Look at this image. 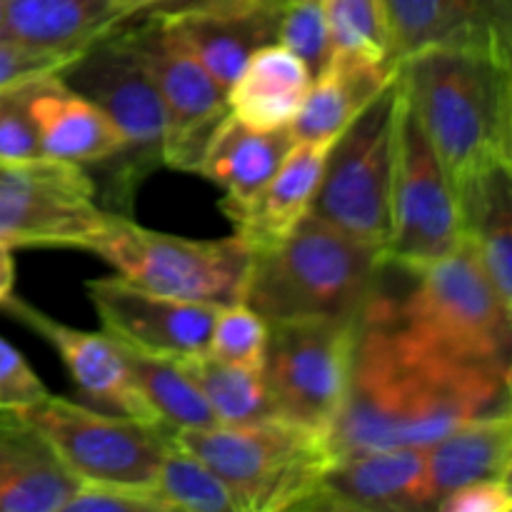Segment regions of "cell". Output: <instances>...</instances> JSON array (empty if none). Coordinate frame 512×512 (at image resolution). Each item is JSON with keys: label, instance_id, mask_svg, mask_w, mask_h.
Masks as SVG:
<instances>
[{"label": "cell", "instance_id": "cell-1", "mask_svg": "<svg viewBox=\"0 0 512 512\" xmlns=\"http://www.w3.org/2000/svg\"><path fill=\"white\" fill-rule=\"evenodd\" d=\"M510 408V373L430 353L363 315L343 408L328 430L335 455L428 448L458 425Z\"/></svg>", "mask_w": 512, "mask_h": 512}, {"label": "cell", "instance_id": "cell-2", "mask_svg": "<svg viewBox=\"0 0 512 512\" xmlns=\"http://www.w3.org/2000/svg\"><path fill=\"white\" fill-rule=\"evenodd\" d=\"M398 70L455 190L493 165L512 163V50L430 48Z\"/></svg>", "mask_w": 512, "mask_h": 512}, {"label": "cell", "instance_id": "cell-3", "mask_svg": "<svg viewBox=\"0 0 512 512\" xmlns=\"http://www.w3.org/2000/svg\"><path fill=\"white\" fill-rule=\"evenodd\" d=\"M385 273L380 245L305 215L293 233L253 250L243 303L268 325L288 320H355Z\"/></svg>", "mask_w": 512, "mask_h": 512}, {"label": "cell", "instance_id": "cell-4", "mask_svg": "<svg viewBox=\"0 0 512 512\" xmlns=\"http://www.w3.org/2000/svg\"><path fill=\"white\" fill-rule=\"evenodd\" d=\"M405 273L413 278L410 288L388 295L380 280L363 315L430 353L510 373L512 308L498 298L468 240L445 258Z\"/></svg>", "mask_w": 512, "mask_h": 512}, {"label": "cell", "instance_id": "cell-5", "mask_svg": "<svg viewBox=\"0 0 512 512\" xmlns=\"http://www.w3.org/2000/svg\"><path fill=\"white\" fill-rule=\"evenodd\" d=\"M130 20L58 70V78L100 108L123 138V153L105 163L110 173L105 178L103 205L120 215H128L135 190L163 165L165 140L158 85L135 45Z\"/></svg>", "mask_w": 512, "mask_h": 512}, {"label": "cell", "instance_id": "cell-6", "mask_svg": "<svg viewBox=\"0 0 512 512\" xmlns=\"http://www.w3.org/2000/svg\"><path fill=\"white\" fill-rule=\"evenodd\" d=\"M175 440L210 465L240 512L303 510L333 460L328 435L283 418L178 430Z\"/></svg>", "mask_w": 512, "mask_h": 512}, {"label": "cell", "instance_id": "cell-7", "mask_svg": "<svg viewBox=\"0 0 512 512\" xmlns=\"http://www.w3.org/2000/svg\"><path fill=\"white\" fill-rule=\"evenodd\" d=\"M85 250L138 288L213 308L243 303L253 260V248L235 233L220 240H190L143 228L120 213L108 215L105 228Z\"/></svg>", "mask_w": 512, "mask_h": 512}, {"label": "cell", "instance_id": "cell-8", "mask_svg": "<svg viewBox=\"0 0 512 512\" xmlns=\"http://www.w3.org/2000/svg\"><path fill=\"white\" fill-rule=\"evenodd\" d=\"M460 243L463 225L458 193L400 80L385 263L398 270H420L453 253Z\"/></svg>", "mask_w": 512, "mask_h": 512}, {"label": "cell", "instance_id": "cell-9", "mask_svg": "<svg viewBox=\"0 0 512 512\" xmlns=\"http://www.w3.org/2000/svg\"><path fill=\"white\" fill-rule=\"evenodd\" d=\"M398 95L400 78L395 73L373 103L333 140L310 208L315 218L380 248L388 238Z\"/></svg>", "mask_w": 512, "mask_h": 512}, {"label": "cell", "instance_id": "cell-10", "mask_svg": "<svg viewBox=\"0 0 512 512\" xmlns=\"http://www.w3.org/2000/svg\"><path fill=\"white\" fill-rule=\"evenodd\" d=\"M358 323L310 318L268 325L260 373L275 418L328 435L348 393Z\"/></svg>", "mask_w": 512, "mask_h": 512}, {"label": "cell", "instance_id": "cell-11", "mask_svg": "<svg viewBox=\"0 0 512 512\" xmlns=\"http://www.w3.org/2000/svg\"><path fill=\"white\" fill-rule=\"evenodd\" d=\"M20 413L48 438L80 483L150 490L175 440V430L160 420L103 413L50 393Z\"/></svg>", "mask_w": 512, "mask_h": 512}, {"label": "cell", "instance_id": "cell-12", "mask_svg": "<svg viewBox=\"0 0 512 512\" xmlns=\"http://www.w3.org/2000/svg\"><path fill=\"white\" fill-rule=\"evenodd\" d=\"M95 195V180L80 165L0 160V243L85 250L110 215Z\"/></svg>", "mask_w": 512, "mask_h": 512}, {"label": "cell", "instance_id": "cell-13", "mask_svg": "<svg viewBox=\"0 0 512 512\" xmlns=\"http://www.w3.org/2000/svg\"><path fill=\"white\" fill-rule=\"evenodd\" d=\"M135 45L158 85L165 113L163 165L198 173L215 130L228 118V95L158 15L130 20Z\"/></svg>", "mask_w": 512, "mask_h": 512}, {"label": "cell", "instance_id": "cell-14", "mask_svg": "<svg viewBox=\"0 0 512 512\" xmlns=\"http://www.w3.org/2000/svg\"><path fill=\"white\" fill-rule=\"evenodd\" d=\"M85 288L103 330L123 348L168 360L208 353L220 308L150 293L120 275L90 280Z\"/></svg>", "mask_w": 512, "mask_h": 512}, {"label": "cell", "instance_id": "cell-15", "mask_svg": "<svg viewBox=\"0 0 512 512\" xmlns=\"http://www.w3.org/2000/svg\"><path fill=\"white\" fill-rule=\"evenodd\" d=\"M303 510H430L423 448H375L335 455Z\"/></svg>", "mask_w": 512, "mask_h": 512}, {"label": "cell", "instance_id": "cell-16", "mask_svg": "<svg viewBox=\"0 0 512 512\" xmlns=\"http://www.w3.org/2000/svg\"><path fill=\"white\" fill-rule=\"evenodd\" d=\"M395 63L430 48L512 50L510 0H380Z\"/></svg>", "mask_w": 512, "mask_h": 512}, {"label": "cell", "instance_id": "cell-17", "mask_svg": "<svg viewBox=\"0 0 512 512\" xmlns=\"http://www.w3.org/2000/svg\"><path fill=\"white\" fill-rule=\"evenodd\" d=\"M0 310L10 318L28 325L33 333L48 340L55 353L63 360L65 370L73 378L75 388L93 403L115 413L133 415L140 420H158L140 395L133 375H130L128 360H125L123 345L108 333H88V330L70 328L48 318L43 310L33 308L25 300L10 298ZM163 423V420H160Z\"/></svg>", "mask_w": 512, "mask_h": 512}, {"label": "cell", "instance_id": "cell-18", "mask_svg": "<svg viewBox=\"0 0 512 512\" xmlns=\"http://www.w3.org/2000/svg\"><path fill=\"white\" fill-rule=\"evenodd\" d=\"M280 13L265 0H208L163 20L228 95L250 55L278 43Z\"/></svg>", "mask_w": 512, "mask_h": 512}, {"label": "cell", "instance_id": "cell-19", "mask_svg": "<svg viewBox=\"0 0 512 512\" xmlns=\"http://www.w3.org/2000/svg\"><path fill=\"white\" fill-rule=\"evenodd\" d=\"M80 478L20 410L0 408V512H63Z\"/></svg>", "mask_w": 512, "mask_h": 512}, {"label": "cell", "instance_id": "cell-20", "mask_svg": "<svg viewBox=\"0 0 512 512\" xmlns=\"http://www.w3.org/2000/svg\"><path fill=\"white\" fill-rule=\"evenodd\" d=\"M28 108L43 158L88 168L110 163L123 153V138L115 125L88 98L68 88L58 73L28 85Z\"/></svg>", "mask_w": 512, "mask_h": 512}, {"label": "cell", "instance_id": "cell-21", "mask_svg": "<svg viewBox=\"0 0 512 512\" xmlns=\"http://www.w3.org/2000/svg\"><path fill=\"white\" fill-rule=\"evenodd\" d=\"M130 18L120 0H3L0 38L73 60Z\"/></svg>", "mask_w": 512, "mask_h": 512}, {"label": "cell", "instance_id": "cell-22", "mask_svg": "<svg viewBox=\"0 0 512 512\" xmlns=\"http://www.w3.org/2000/svg\"><path fill=\"white\" fill-rule=\"evenodd\" d=\"M330 145L333 143L298 140L278 173L248 205L225 210L235 235H240L253 250L270 248L288 238L295 225L310 215Z\"/></svg>", "mask_w": 512, "mask_h": 512}, {"label": "cell", "instance_id": "cell-23", "mask_svg": "<svg viewBox=\"0 0 512 512\" xmlns=\"http://www.w3.org/2000/svg\"><path fill=\"white\" fill-rule=\"evenodd\" d=\"M425 450L428 505L450 490L478 480H510L512 473V413L510 408L478 415L458 425Z\"/></svg>", "mask_w": 512, "mask_h": 512}, {"label": "cell", "instance_id": "cell-24", "mask_svg": "<svg viewBox=\"0 0 512 512\" xmlns=\"http://www.w3.org/2000/svg\"><path fill=\"white\" fill-rule=\"evenodd\" d=\"M295 143L290 128L255 130L228 115L210 138L198 175L225 193L220 200L223 213L243 208L270 183Z\"/></svg>", "mask_w": 512, "mask_h": 512}, {"label": "cell", "instance_id": "cell-25", "mask_svg": "<svg viewBox=\"0 0 512 512\" xmlns=\"http://www.w3.org/2000/svg\"><path fill=\"white\" fill-rule=\"evenodd\" d=\"M398 73L395 63L335 55L323 73L313 78L303 108L295 115V140L305 143H333Z\"/></svg>", "mask_w": 512, "mask_h": 512}, {"label": "cell", "instance_id": "cell-26", "mask_svg": "<svg viewBox=\"0 0 512 512\" xmlns=\"http://www.w3.org/2000/svg\"><path fill=\"white\" fill-rule=\"evenodd\" d=\"M310 83L303 60L280 43L263 45L228 88V113L255 130L290 128Z\"/></svg>", "mask_w": 512, "mask_h": 512}, {"label": "cell", "instance_id": "cell-27", "mask_svg": "<svg viewBox=\"0 0 512 512\" xmlns=\"http://www.w3.org/2000/svg\"><path fill=\"white\" fill-rule=\"evenodd\" d=\"M455 193L463 240L475 248L498 298L512 308V163L483 170Z\"/></svg>", "mask_w": 512, "mask_h": 512}, {"label": "cell", "instance_id": "cell-28", "mask_svg": "<svg viewBox=\"0 0 512 512\" xmlns=\"http://www.w3.org/2000/svg\"><path fill=\"white\" fill-rule=\"evenodd\" d=\"M178 363L198 385L200 395L218 418V425H250L275 418L260 370L225 363L210 353Z\"/></svg>", "mask_w": 512, "mask_h": 512}, {"label": "cell", "instance_id": "cell-29", "mask_svg": "<svg viewBox=\"0 0 512 512\" xmlns=\"http://www.w3.org/2000/svg\"><path fill=\"white\" fill-rule=\"evenodd\" d=\"M123 353L128 360L130 375L155 418L170 425L175 433L218 425V418L200 395L198 385L193 383V378L185 373L178 360L155 358V355L135 353L128 348H123Z\"/></svg>", "mask_w": 512, "mask_h": 512}, {"label": "cell", "instance_id": "cell-30", "mask_svg": "<svg viewBox=\"0 0 512 512\" xmlns=\"http://www.w3.org/2000/svg\"><path fill=\"white\" fill-rule=\"evenodd\" d=\"M150 490L165 512H240L228 485L178 440L165 450Z\"/></svg>", "mask_w": 512, "mask_h": 512}, {"label": "cell", "instance_id": "cell-31", "mask_svg": "<svg viewBox=\"0 0 512 512\" xmlns=\"http://www.w3.org/2000/svg\"><path fill=\"white\" fill-rule=\"evenodd\" d=\"M320 3L328 20L335 55L395 63L385 38L380 0H320Z\"/></svg>", "mask_w": 512, "mask_h": 512}, {"label": "cell", "instance_id": "cell-32", "mask_svg": "<svg viewBox=\"0 0 512 512\" xmlns=\"http://www.w3.org/2000/svg\"><path fill=\"white\" fill-rule=\"evenodd\" d=\"M268 323L245 303L225 305L218 310L210 333L208 353L225 363L243 368H263Z\"/></svg>", "mask_w": 512, "mask_h": 512}, {"label": "cell", "instance_id": "cell-33", "mask_svg": "<svg viewBox=\"0 0 512 512\" xmlns=\"http://www.w3.org/2000/svg\"><path fill=\"white\" fill-rule=\"evenodd\" d=\"M278 43L303 60L310 78H318L333 58V38L320 0L283 8L278 23Z\"/></svg>", "mask_w": 512, "mask_h": 512}, {"label": "cell", "instance_id": "cell-34", "mask_svg": "<svg viewBox=\"0 0 512 512\" xmlns=\"http://www.w3.org/2000/svg\"><path fill=\"white\" fill-rule=\"evenodd\" d=\"M33 83V80H30ZM0 90V160L43 158L33 115L28 108V85Z\"/></svg>", "mask_w": 512, "mask_h": 512}, {"label": "cell", "instance_id": "cell-35", "mask_svg": "<svg viewBox=\"0 0 512 512\" xmlns=\"http://www.w3.org/2000/svg\"><path fill=\"white\" fill-rule=\"evenodd\" d=\"M63 512H165L153 490L125 485L80 483Z\"/></svg>", "mask_w": 512, "mask_h": 512}, {"label": "cell", "instance_id": "cell-36", "mask_svg": "<svg viewBox=\"0 0 512 512\" xmlns=\"http://www.w3.org/2000/svg\"><path fill=\"white\" fill-rule=\"evenodd\" d=\"M48 395L45 385L28 365V360L0 338V408L25 410Z\"/></svg>", "mask_w": 512, "mask_h": 512}, {"label": "cell", "instance_id": "cell-37", "mask_svg": "<svg viewBox=\"0 0 512 512\" xmlns=\"http://www.w3.org/2000/svg\"><path fill=\"white\" fill-rule=\"evenodd\" d=\"M65 63H70V60L50 53H38V50L23 48V45L0 38V90L18 88L30 80L58 73Z\"/></svg>", "mask_w": 512, "mask_h": 512}, {"label": "cell", "instance_id": "cell-38", "mask_svg": "<svg viewBox=\"0 0 512 512\" xmlns=\"http://www.w3.org/2000/svg\"><path fill=\"white\" fill-rule=\"evenodd\" d=\"M512 485L510 480H478L450 490L438 500L440 512H510Z\"/></svg>", "mask_w": 512, "mask_h": 512}, {"label": "cell", "instance_id": "cell-39", "mask_svg": "<svg viewBox=\"0 0 512 512\" xmlns=\"http://www.w3.org/2000/svg\"><path fill=\"white\" fill-rule=\"evenodd\" d=\"M123 5H128L135 15H158V18H165V15H178L185 13V10H193L198 5L208 3V0H120Z\"/></svg>", "mask_w": 512, "mask_h": 512}, {"label": "cell", "instance_id": "cell-40", "mask_svg": "<svg viewBox=\"0 0 512 512\" xmlns=\"http://www.w3.org/2000/svg\"><path fill=\"white\" fill-rule=\"evenodd\" d=\"M13 248L0 243V308L13 298V285H15V263H13Z\"/></svg>", "mask_w": 512, "mask_h": 512}, {"label": "cell", "instance_id": "cell-41", "mask_svg": "<svg viewBox=\"0 0 512 512\" xmlns=\"http://www.w3.org/2000/svg\"><path fill=\"white\" fill-rule=\"evenodd\" d=\"M265 3L275 5V8H288V5H295V3H308V0H265Z\"/></svg>", "mask_w": 512, "mask_h": 512}, {"label": "cell", "instance_id": "cell-42", "mask_svg": "<svg viewBox=\"0 0 512 512\" xmlns=\"http://www.w3.org/2000/svg\"><path fill=\"white\" fill-rule=\"evenodd\" d=\"M0 15H3V0H0Z\"/></svg>", "mask_w": 512, "mask_h": 512}]
</instances>
